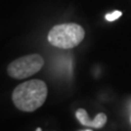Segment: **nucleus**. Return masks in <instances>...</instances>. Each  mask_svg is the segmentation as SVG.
Listing matches in <instances>:
<instances>
[{
  "mask_svg": "<svg viewBox=\"0 0 131 131\" xmlns=\"http://www.w3.org/2000/svg\"><path fill=\"white\" fill-rule=\"evenodd\" d=\"M36 131H42V129H40V128H37V129H36Z\"/></svg>",
  "mask_w": 131,
  "mask_h": 131,
  "instance_id": "obj_6",
  "label": "nucleus"
},
{
  "mask_svg": "<svg viewBox=\"0 0 131 131\" xmlns=\"http://www.w3.org/2000/svg\"><path fill=\"white\" fill-rule=\"evenodd\" d=\"M130 121H131V119H130Z\"/></svg>",
  "mask_w": 131,
  "mask_h": 131,
  "instance_id": "obj_8",
  "label": "nucleus"
},
{
  "mask_svg": "<svg viewBox=\"0 0 131 131\" xmlns=\"http://www.w3.org/2000/svg\"><path fill=\"white\" fill-rule=\"evenodd\" d=\"M47 85L42 80H31L19 84L12 93L15 107L22 112H34L42 107L47 98Z\"/></svg>",
  "mask_w": 131,
  "mask_h": 131,
  "instance_id": "obj_1",
  "label": "nucleus"
},
{
  "mask_svg": "<svg viewBox=\"0 0 131 131\" xmlns=\"http://www.w3.org/2000/svg\"><path fill=\"white\" fill-rule=\"evenodd\" d=\"M75 116L78 118V120L81 122V125L86 126V127H92V128H96V129L103 128L106 124V121H107V117H106V115L103 113L98 114L94 119H90L86 110L83 108L78 109L75 113Z\"/></svg>",
  "mask_w": 131,
  "mask_h": 131,
  "instance_id": "obj_4",
  "label": "nucleus"
},
{
  "mask_svg": "<svg viewBox=\"0 0 131 131\" xmlns=\"http://www.w3.org/2000/svg\"><path fill=\"white\" fill-rule=\"evenodd\" d=\"M44 63V58L39 54H32L13 60L8 66L7 71L13 79L23 80L37 73Z\"/></svg>",
  "mask_w": 131,
  "mask_h": 131,
  "instance_id": "obj_3",
  "label": "nucleus"
},
{
  "mask_svg": "<svg viewBox=\"0 0 131 131\" xmlns=\"http://www.w3.org/2000/svg\"><path fill=\"white\" fill-rule=\"evenodd\" d=\"M121 12L120 11H114L113 13H108V14H106V20L107 21H115V20H117L118 18H120L121 16Z\"/></svg>",
  "mask_w": 131,
  "mask_h": 131,
  "instance_id": "obj_5",
  "label": "nucleus"
},
{
  "mask_svg": "<svg viewBox=\"0 0 131 131\" xmlns=\"http://www.w3.org/2000/svg\"><path fill=\"white\" fill-rule=\"evenodd\" d=\"M84 28L77 23H64L55 25L48 33V42L52 46L70 49L78 46L84 39Z\"/></svg>",
  "mask_w": 131,
  "mask_h": 131,
  "instance_id": "obj_2",
  "label": "nucleus"
},
{
  "mask_svg": "<svg viewBox=\"0 0 131 131\" xmlns=\"http://www.w3.org/2000/svg\"><path fill=\"white\" fill-rule=\"evenodd\" d=\"M86 131H91V130H86Z\"/></svg>",
  "mask_w": 131,
  "mask_h": 131,
  "instance_id": "obj_7",
  "label": "nucleus"
}]
</instances>
